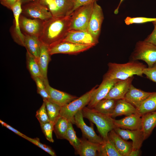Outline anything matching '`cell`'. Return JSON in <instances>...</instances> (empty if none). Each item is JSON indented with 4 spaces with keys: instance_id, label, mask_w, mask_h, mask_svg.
Wrapping results in <instances>:
<instances>
[{
    "instance_id": "1",
    "label": "cell",
    "mask_w": 156,
    "mask_h": 156,
    "mask_svg": "<svg viewBox=\"0 0 156 156\" xmlns=\"http://www.w3.org/2000/svg\"><path fill=\"white\" fill-rule=\"evenodd\" d=\"M71 15L52 18L44 21L41 34V42L48 46L62 41L70 30Z\"/></svg>"
},
{
    "instance_id": "2",
    "label": "cell",
    "mask_w": 156,
    "mask_h": 156,
    "mask_svg": "<svg viewBox=\"0 0 156 156\" xmlns=\"http://www.w3.org/2000/svg\"><path fill=\"white\" fill-rule=\"evenodd\" d=\"M108 70L103 80L118 79L123 80L136 75L143 77V72L147 67L138 60H130L124 64L109 62Z\"/></svg>"
},
{
    "instance_id": "3",
    "label": "cell",
    "mask_w": 156,
    "mask_h": 156,
    "mask_svg": "<svg viewBox=\"0 0 156 156\" xmlns=\"http://www.w3.org/2000/svg\"><path fill=\"white\" fill-rule=\"evenodd\" d=\"M83 118L88 119L96 126L103 140L108 138L109 132L116 128L113 118L110 116L98 112L93 108L84 107L82 109Z\"/></svg>"
},
{
    "instance_id": "4",
    "label": "cell",
    "mask_w": 156,
    "mask_h": 156,
    "mask_svg": "<svg viewBox=\"0 0 156 156\" xmlns=\"http://www.w3.org/2000/svg\"><path fill=\"white\" fill-rule=\"evenodd\" d=\"M97 86L83 95L64 105L61 107L60 116L75 124L74 116L79 110L88 105L94 93Z\"/></svg>"
},
{
    "instance_id": "5",
    "label": "cell",
    "mask_w": 156,
    "mask_h": 156,
    "mask_svg": "<svg viewBox=\"0 0 156 156\" xmlns=\"http://www.w3.org/2000/svg\"><path fill=\"white\" fill-rule=\"evenodd\" d=\"M130 58V60H143L146 63L148 67L152 66L156 63V45L144 40L138 41Z\"/></svg>"
},
{
    "instance_id": "6",
    "label": "cell",
    "mask_w": 156,
    "mask_h": 156,
    "mask_svg": "<svg viewBox=\"0 0 156 156\" xmlns=\"http://www.w3.org/2000/svg\"><path fill=\"white\" fill-rule=\"evenodd\" d=\"M94 2L78 8L71 14L70 30L87 31Z\"/></svg>"
},
{
    "instance_id": "7",
    "label": "cell",
    "mask_w": 156,
    "mask_h": 156,
    "mask_svg": "<svg viewBox=\"0 0 156 156\" xmlns=\"http://www.w3.org/2000/svg\"><path fill=\"white\" fill-rule=\"evenodd\" d=\"M22 7V13L26 17L44 21L53 17L47 6L41 4L37 0L23 4Z\"/></svg>"
},
{
    "instance_id": "8",
    "label": "cell",
    "mask_w": 156,
    "mask_h": 156,
    "mask_svg": "<svg viewBox=\"0 0 156 156\" xmlns=\"http://www.w3.org/2000/svg\"><path fill=\"white\" fill-rule=\"evenodd\" d=\"M44 21L36 18H29L21 14L20 28L23 34L35 36L39 38L42 33Z\"/></svg>"
},
{
    "instance_id": "9",
    "label": "cell",
    "mask_w": 156,
    "mask_h": 156,
    "mask_svg": "<svg viewBox=\"0 0 156 156\" xmlns=\"http://www.w3.org/2000/svg\"><path fill=\"white\" fill-rule=\"evenodd\" d=\"M93 47L62 41L49 46V50L51 55L58 53L76 54L87 50Z\"/></svg>"
},
{
    "instance_id": "10",
    "label": "cell",
    "mask_w": 156,
    "mask_h": 156,
    "mask_svg": "<svg viewBox=\"0 0 156 156\" xmlns=\"http://www.w3.org/2000/svg\"><path fill=\"white\" fill-rule=\"evenodd\" d=\"M103 19L104 15L101 7L96 1L94 2L87 31L98 41Z\"/></svg>"
},
{
    "instance_id": "11",
    "label": "cell",
    "mask_w": 156,
    "mask_h": 156,
    "mask_svg": "<svg viewBox=\"0 0 156 156\" xmlns=\"http://www.w3.org/2000/svg\"><path fill=\"white\" fill-rule=\"evenodd\" d=\"M47 6L53 17H63L73 13L74 3L73 0H53Z\"/></svg>"
},
{
    "instance_id": "12",
    "label": "cell",
    "mask_w": 156,
    "mask_h": 156,
    "mask_svg": "<svg viewBox=\"0 0 156 156\" xmlns=\"http://www.w3.org/2000/svg\"><path fill=\"white\" fill-rule=\"evenodd\" d=\"M83 118L82 109L75 116V124L81 129L83 136L86 139L93 142L102 144L104 141L103 139L96 133L92 124L89 126L85 123Z\"/></svg>"
},
{
    "instance_id": "13",
    "label": "cell",
    "mask_w": 156,
    "mask_h": 156,
    "mask_svg": "<svg viewBox=\"0 0 156 156\" xmlns=\"http://www.w3.org/2000/svg\"><path fill=\"white\" fill-rule=\"evenodd\" d=\"M62 41L93 46L98 43V41L88 31L75 30H70Z\"/></svg>"
},
{
    "instance_id": "14",
    "label": "cell",
    "mask_w": 156,
    "mask_h": 156,
    "mask_svg": "<svg viewBox=\"0 0 156 156\" xmlns=\"http://www.w3.org/2000/svg\"><path fill=\"white\" fill-rule=\"evenodd\" d=\"M46 90L49 96V100L62 107L69 103L77 97L51 87L48 81H44Z\"/></svg>"
},
{
    "instance_id": "15",
    "label": "cell",
    "mask_w": 156,
    "mask_h": 156,
    "mask_svg": "<svg viewBox=\"0 0 156 156\" xmlns=\"http://www.w3.org/2000/svg\"><path fill=\"white\" fill-rule=\"evenodd\" d=\"M114 130L124 140L130 139L132 140L133 150L140 149L145 140L142 129L131 130L116 127Z\"/></svg>"
},
{
    "instance_id": "16",
    "label": "cell",
    "mask_w": 156,
    "mask_h": 156,
    "mask_svg": "<svg viewBox=\"0 0 156 156\" xmlns=\"http://www.w3.org/2000/svg\"><path fill=\"white\" fill-rule=\"evenodd\" d=\"M134 77L127 79L119 80L112 87L104 99L118 100L124 99L125 96L129 90Z\"/></svg>"
},
{
    "instance_id": "17",
    "label": "cell",
    "mask_w": 156,
    "mask_h": 156,
    "mask_svg": "<svg viewBox=\"0 0 156 156\" xmlns=\"http://www.w3.org/2000/svg\"><path fill=\"white\" fill-rule=\"evenodd\" d=\"M118 79L103 80L99 87L96 89L88 104L89 108H93L100 101L104 99Z\"/></svg>"
},
{
    "instance_id": "18",
    "label": "cell",
    "mask_w": 156,
    "mask_h": 156,
    "mask_svg": "<svg viewBox=\"0 0 156 156\" xmlns=\"http://www.w3.org/2000/svg\"><path fill=\"white\" fill-rule=\"evenodd\" d=\"M142 115L138 113L132 114L119 120L113 119L116 127L131 130L142 129Z\"/></svg>"
},
{
    "instance_id": "19",
    "label": "cell",
    "mask_w": 156,
    "mask_h": 156,
    "mask_svg": "<svg viewBox=\"0 0 156 156\" xmlns=\"http://www.w3.org/2000/svg\"><path fill=\"white\" fill-rule=\"evenodd\" d=\"M152 93L137 89L131 84L124 99L137 109Z\"/></svg>"
},
{
    "instance_id": "20",
    "label": "cell",
    "mask_w": 156,
    "mask_h": 156,
    "mask_svg": "<svg viewBox=\"0 0 156 156\" xmlns=\"http://www.w3.org/2000/svg\"><path fill=\"white\" fill-rule=\"evenodd\" d=\"M108 137L113 141L118 152L121 156H129L133 149L132 142L123 139L113 129L108 134Z\"/></svg>"
},
{
    "instance_id": "21",
    "label": "cell",
    "mask_w": 156,
    "mask_h": 156,
    "mask_svg": "<svg viewBox=\"0 0 156 156\" xmlns=\"http://www.w3.org/2000/svg\"><path fill=\"white\" fill-rule=\"evenodd\" d=\"M49 46L41 43L39 56L38 62L42 78L44 81L48 80L47 70L48 64L51 60Z\"/></svg>"
},
{
    "instance_id": "22",
    "label": "cell",
    "mask_w": 156,
    "mask_h": 156,
    "mask_svg": "<svg viewBox=\"0 0 156 156\" xmlns=\"http://www.w3.org/2000/svg\"><path fill=\"white\" fill-rule=\"evenodd\" d=\"M138 113L137 108L125 99L116 100L115 107L111 117L114 118L122 115L128 116Z\"/></svg>"
},
{
    "instance_id": "23",
    "label": "cell",
    "mask_w": 156,
    "mask_h": 156,
    "mask_svg": "<svg viewBox=\"0 0 156 156\" xmlns=\"http://www.w3.org/2000/svg\"><path fill=\"white\" fill-rule=\"evenodd\" d=\"M22 4L21 0H18L12 7V10L15 21V32L16 36L14 37L15 41L19 44L24 47V35L21 32L19 26V19L22 12Z\"/></svg>"
},
{
    "instance_id": "24",
    "label": "cell",
    "mask_w": 156,
    "mask_h": 156,
    "mask_svg": "<svg viewBox=\"0 0 156 156\" xmlns=\"http://www.w3.org/2000/svg\"><path fill=\"white\" fill-rule=\"evenodd\" d=\"M142 129L144 139L150 135L156 126V110L142 115Z\"/></svg>"
},
{
    "instance_id": "25",
    "label": "cell",
    "mask_w": 156,
    "mask_h": 156,
    "mask_svg": "<svg viewBox=\"0 0 156 156\" xmlns=\"http://www.w3.org/2000/svg\"><path fill=\"white\" fill-rule=\"evenodd\" d=\"M81 144L76 153L81 156H96L100 144L92 142L86 139H80Z\"/></svg>"
},
{
    "instance_id": "26",
    "label": "cell",
    "mask_w": 156,
    "mask_h": 156,
    "mask_svg": "<svg viewBox=\"0 0 156 156\" xmlns=\"http://www.w3.org/2000/svg\"><path fill=\"white\" fill-rule=\"evenodd\" d=\"M24 44L28 51L38 60L40 53L41 42L38 38L24 34Z\"/></svg>"
},
{
    "instance_id": "27",
    "label": "cell",
    "mask_w": 156,
    "mask_h": 156,
    "mask_svg": "<svg viewBox=\"0 0 156 156\" xmlns=\"http://www.w3.org/2000/svg\"><path fill=\"white\" fill-rule=\"evenodd\" d=\"M98 154L99 156H121L114 143L109 137L100 144Z\"/></svg>"
},
{
    "instance_id": "28",
    "label": "cell",
    "mask_w": 156,
    "mask_h": 156,
    "mask_svg": "<svg viewBox=\"0 0 156 156\" xmlns=\"http://www.w3.org/2000/svg\"><path fill=\"white\" fill-rule=\"evenodd\" d=\"M116 101L104 99L99 101L93 109L98 112L111 116L114 111Z\"/></svg>"
},
{
    "instance_id": "29",
    "label": "cell",
    "mask_w": 156,
    "mask_h": 156,
    "mask_svg": "<svg viewBox=\"0 0 156 156\" xmlns=\"http://www.w3.org/2000/svg\"><path fill=\"white\" fill-rule=\"evenodd\" d=\"M138 113L142 115L156 110V92L152 93L137 109Z\"/></svg>"
},
{
    "instance_id": "30",
    "label": "cell",
    "mask_w": 156,
    "mask_h": 156,
    "mask_svg": "<svg viewBox=\"0 0 156 156\" xmlns=\"http://www.w3.org/2000/svg\"><path fill=\"white\" fill-rule=\"evenodd\" d=\"M26 59L27 67L33 79L37 77L42 78L38 60L27 51Z\"/></svg>"
},
{
    "instance_id": "31",
    "label": "cell",
    "mask_w": 156,
    "mask_h": 156,
    "mask_svg": "<svg viewBox=\"0 0 156 156\" xmlns=\"http://www.w3.org/2000/svg\"><path fill=\"white\" fill-rule=\"evenodd\" d=\"M69 121L66 118L60 116L55 122L53 131L57 139H64Z\"/></svg>"
},
{
    "instance_id": "32",
    "label": "cell",
    "mask_w": 156,
    "mask_h": 156,
    "mask_svg": "<svg viewBox=\"0 0 156 156\" xmlns=\"http://www.w3.org/2000/svg\"><path fill=\"white\" fill-rule=\"evenodd\" d=\"M49 121L54 123L60 117L61 107L49 100L43 99Z\"/></svg>"
},
{
    "instance_id": "33",
    "label": "cell",
    "mask_w": 156,
    "mask_h": 156,
    "mask_svg": "<svg viewBox=\"0 0 156 156\" xmlns=\"http://www.w3.org/2000/svg\"><path fill=\"white\" fill-rule=\"evenodd\" d=\"M73 123L69 122L68 127L65 134L64 139L68 140L73 146L76 153L78 150L81 144V139L78 138L76 135L72 125Z\"/></svg>"
},
{
    "instance_id": "34",
    "label": "cell",
    "mask_w": 156,
    "mask_h": 156,
    "mask_svg": "<svg viewBox=\"0 0 156 156\" xmlns=\"http://www.w3.org/2000/svg\"><path fill=\"white\" fill-rule=\"evenodd\" d=\"M54 124V123L50 121L47 122L40 124L41 129L46 138L48 141L52 143L54 142L52 133Z\"/></svg>"
},
{
    "instance_id": "35",
    "label": "cell",
    "mask_w": 156,
    "mask_h": 156,
    "mask_svg": "<svg viewBox=\"0 0 156 156\" xmlns=\"http://www.w3.org/2000/svg\"><path fill=\"white\" fill-rule=\"evenodd\" d=\"M37 88V92L42 98L43 99L49 100V96L46 90L44 81L42 78L37 77L33 79Z\"/></svg>"
},
{
    "instance_id": "36",
    "label": "cell",
    "mask_w": 156,
    "mask_h": 156,
    "mask_svg": "<svg viewBox=\"0 0 156 156\" xmlns=\"http://www.w3.org/2000/svg\"><path fill=\"white\" fill-rule=\"evenodd\" d=\"M24 139L40 147L51 155L56 156L54 151L50 146L41 143L39 138H32L26 136Z\"/></svg>"
},
{
    "instance_id": "37",
    "label": "cell",
    "mask_w": 156,
    "mask_h": 156,
    "mask_svg": "<svg viewBox=\"0 0 156 156\" xmlns=\"http://www.w3.org/2000/svg\"><path fill=\"white\" fill-rule=\"evenodd\" d=\"M36 117L40 124L50 121L46 110L45 103L44 101L41 107L36 111Z\"/></svg>"
},
{
    "instance_id": "38",
    "label": "cell",
    "mask_w": 156,
    "mask_h": 156,
    "mask_svg": "<svg viewBox=\"0 0 156 156\" xmlns=\"http://www.w3.org/2000/svg\"><path fill=\"white\" fill-rule=\"evenodd\" d=\"M156 21V18H151L145 17H127L125 20L126 25H129L133 23H142Z\"/></svg>"
},
{
    "instance_id": "39",
    "label": "cell",
    "mask_w": 156,
    "mask_h": 156,
    "mask_svg": "<svg viewBox=\"0 0 156 156\" xmlns=\"http://www.w3.org/2000/svg\"><path fill=\"white\" fill-rule=\"evenodd\" d=\"M143 74L146 75L147 78L156 83V63L151 67L145 68Z\"/></svg>"
},
{
    "instance_id": "40",
    "label": "cell",
    "mask_w": 156,
    "mask_h": 156,
    "mask_svg": "<svg viewBox=\"0 0 156 156\" xmlns=\"http://www.w3.org/2000/svg\"><path fill=\"white\" fill-rule=\"evenodd\" d=\"M97 0H73L74 3V6L73 12L77 8L81 6L90 4L95 1H97Z\"/></svg>"
},
{
    "instance_id": "41",
    "label": "cell",
    "mask_w": 156,
    "mask_h": 156,
    "mask_svg": "<svg viewBox=\"0 0 156 156\" xmlns=\"http://www.w3.org/2000/svg\"><path fill=\"white\" fill-rule=\"evenodd\" d=\"M0 123L3 126L6 127L20 136L25 138L27 136L1 120H0Z\"/></svg>"
},
{
    "instance_id": "42",
    "label": "cell",
    "mask_w": 156,
    "mask_h": 156,
    "mask_svg": "<svg viewBox=\"0 0 156 156\" xmlns=\"http://www.w3.org/2000/svg\"><path fill=\"white\" fill-rule=\"evenodd\" d=\"M151 33L144 40L145 41L156 45V26Z\"/></svg>"
},
{
    "instance_id": "43",
    "label": "cell",
    "mask_w": 156,
    "mask_h": 156,
    "mask_svg": "<svg viewBox=\"0 0 156 156\" xmlns=\"http://www.w3.org/2000/svg\"><path fill=\"white\" fill-rule=\"evenodd\" d=\"M18 0H0L1 4L11 10L12 7Z\"/></svg>"
},
{
    "instance_id": "44",
    "label": "cell",
    "mask_w": 156,
    "mask_h": 156,
    "mask_svg": "<svg viewBox=\"0 0 156 156\" xmlns=\"http://www.w3.org/2000/svg\"><path fill=\"white\" fill-rule=\"evenodd\" d=\"M140 149L132 150L130 153L129 156H138L140 155Z\"/></svg>"
},
{
    "instance_id": "45",
    "label": "cell",
    "mask_w": 156,
    "mask_h": 156,
    "mask_svg": "<svg viewBox=\"0 0 156 156\" xmlns=\"http://www.w3.org/2000/svg\"><path fill=\"white\" fill-rule=\"evenodd\" d=\"M41 4L47 6L49 3L53 0H37Z\"/></svg>"
},
{
    "instance_id": "46",
    "label": "cell",
    "mask_w": 156,
    "mask_h": 156,
    "mask_svg": "<svg viewBox=\"0 0 156 156\" xmlns=\"http://www.w3.org/2000/svg\"><path fill=\"white\" fill-rule=\"evenodd\" d=\"M124 1V0H120V3L118 6L117 8H116L115 10L114 11V13L115 14H117L118 12V10L119 9V7L122 3L123 2V1Z\"/></svg>"
},
{
    "instance_id": "47",
    "label": "cell",
    "mask_w": 156,
    "mask_h": 156,
    "mask_svg": "<svg viewBox=\"0 0 156 156\" xmlns=\"http://www.w3.org/2000/svg\"><path fill=\"white\" fill-rule=\"evenodd\" d=\"M37 0H21L22 5L25 4L28 2Z\"/></svg>"
},
{
    "instance_id": "48",
    "label": "cell",
    "mask_w": 156,
    "mask_h": 156,
    "mask_svg": "<svg viewBox=\"0 0 156 156\" xmlns=\"http://www.w3.org/2000/svg\"><path fill=\"white\" fill-rule=\"evenodd\" d=\"M154 26H156V21L152 22Z\"/></svg>"
}]
</instances>
